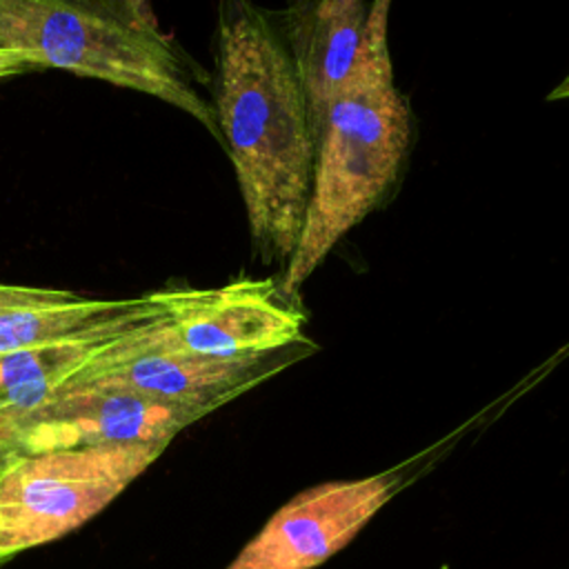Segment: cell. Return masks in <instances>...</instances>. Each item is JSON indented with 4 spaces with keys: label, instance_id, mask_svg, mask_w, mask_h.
I'll list each match as a JSON object with an SVG mask.
<instances>
[{
    "label": "cell",
    "instance_id": "cell-11",
    "mask_svg": "<svg viewBox=\"0 0 569 569\" xmlns=\"http://www.w3.org/2000/svg\"><path fill=\"white\" fill-rule=\"evenodd\" d=\"M164 311L160 316H164ZM160 316L127 322L84 338L0 353V445L4 433L18 420L38 411L58 393L71 389L73 382L98 358L129 340L136 331Z\"/></svg>",
    "mask_w": 569,
    "mask_h": 569
},
{
    "label": "cell",
    "instance_id": "cell-15",
    "mask_svg": "<svg viewBox=\"0 0 569 569\" xmlns=\"http://www.w3.org/2000/svg\"><path fill=\"white\" fill-rule=\"evenodd\" d=\"M16 453H18L16 449H11V447H2V445H0V469H2V467H4V465H7Z\"/></svg>",
    "mask_w": 569,
    "mask_h": 569
},
{
    "label": "cell",
    "instance_id": "cell-9",
    "mask_svg": "<svg viewBox=\"0 0 569 569\" xmlns=\"http://www.w3.org/2000/svg\"><path fill=\"white\" fill-rule=\"evenodd\" d=\"M373 2L320 0L296 2L278 13L291 53L313 138L331 107L351 82L367 47Z\"/></svg>",
    "mask_w": 569,
    "mask_h": 569
},
{
    "label": "cell",
    "instance_id": "cell-5",
    "mask_svg": "<svg viewBox=\"0 0 569 569\" xmlns=\"http://www.w3.org/2000/svg\"><path fill=\"white\" fill-rule=\"evenodd\" d=\"M316 351L318 345L305 336L280 351L258 358H202L176 345L164 311V316L156 318L136 331L129 340L98 358L73 382V387L93 382L118 385L138 393L211 413Z\"/></svg>",
    "mask_w": 569,
    "mask_h": 569
},
{
    "label": "cell",
    "instance_id": "cell-6",
    "mask_svg": "<svg viewBox=\"0 0 569 569\" xmlns=\"http://www.w3.org/2000/svg\"><path fill=\"white\" fill-rule=\"evenodd\" d=\"M420 473L416 456L367 478L309 487L284 502L227 569H313L345 549Z\"/></svg>",
    "mask_w": 569,
    "mask_h": 569
},
{
    "label": "cell",
    "instance_id": "cell-2",
    "mask_svg": "<svg viewBox=\"0 0 569 569\" xmlns=\"http://www.w3.org/2000/svg\"><path fill=\"white\" fill-rule=\"evenodd\" d=\"M389 7L387 0L373 2L360 64L316 138L302 233L278 278L287 300L300 302L302 284L333 247L391 196L407 164L413 113L393 78Z\"/></svg>",
    "mask_w": 569,
    "mask_h": 569
},
{
    "label": "cell",
    "instance_id": "cell-3",
    "mask_svg": "<svg viewBox=\"0 0 569 569\" xmlns=\"http://www.w3.org/2000/svg\"><path fill=\"white\" fill-rule=\"evenodd\" d=\"M0 47L22 51L44 69L98 78L158 98L216 140L211 100L189 60L138 0H0Z\"/></svg>",
    "mask_w": 569,
    "mask_h": 569
},
{
    "label": "cell",
    "instance_id": "cell-13",
    "mask_svg": "<svg viewBox=\"0 0 569 569\" xmlns=\"http://www.w3.org/2000/svg\"><path fill=\"white\" fill-rule=\"evenodd\" d=\"M565 98H569V71L547 96V100H565Z\"/></svg>",
    "mask_w": 569,
    "mask_h": 569
},
{
    "label": "cell",
    "instance_id": "cell-1",
    "mask_svg": "<svg viewBox=\"0 0 569 569\" xmlns=\"http://www.w3.org/2000/svg\"><path fill=\"white\" fill-rule=\"evenodd\" d=\"M211 104L253 251L284 267L305 224L316 138L278 13L220 2Z\"/></svg>",
    "mask_w": 569,
    "mask_h": 569
},
{
    "label": "cell",
    "instance_id": "cell-10",
    "mask_svg": "<svg viewBox=\"0 0 569 569\" xmlns=\"http://www.w3.org/2000/svg\"><path fill=\"white\" fill-rule=\"evenodd\" d=\"M164 309V291L140 298L98 300L69 291L18 284L13 298L0 307V353L84 338L160 316Z\"/></svg>",
    "mask_w": 569,
    "mask_h": 569
},
{
    "label": "cell",
    "instance_id": "cell-16",
    "mask_svg": "<svg viewBox=\"0 0 569 569\" xmlns=\"http://www.w3.org/2000/svg\"><path fill=\"white\" fill-rule=\"evenodd\" d=\"M2 565H4V560H2V558H0V567H2Z\"/></svg>",
    "mask_w": 569,
    "mask_h": 569
},
{
    "label": "cell",
    "instance_id": "cell-12",
    "mask_svg": "<svg viewBox=\"0 0 569 569\" xmlns=\"http://www.w3.org/2000/svg\"><path fill=\"white\" fill-rule=\"evenodd\" d=\"M42 69L44 67L38 60H33L31 56L0 47V80L18 76V73H27V71H42Z\"/></svg>",
    "mask_w": 569,
    "mask_h": 569
},
{
    "label": "cell",
    "instance_id": "cell-8",
    "mask_svg": "<svg viewBox=\"0 0 569 569\" xmlns=\"http://www.w3.org/2000/svg\"><path fill=\"white\" fill-rule=\"evenodd\" d=\"M207 413L118 385H82L58 393L38 411L18 420L2 438L20 453L98 447L167 445Z\"/></svg>",
    "mask_w": 569,
    "mask_h": 569
},
{
    "label": "cell",
    "instance_id": "cell-4",
    "mask_svg": "<svg viewBox=\"0 0 569 569\" xmlns=\"http://www.w3.org/2000/svg\"><path fill=\"white\" fill-rule=\"evenodd\" d=\"M164 449L98 445L16 453L0 469V558L53 542L120 496Z\"/></svg>",
    "mask_w": 569,
    "mask_h": 569
},
{
    "label": "cell",
    "instance_id": "cell-14",
    "mask_svg": "<svg viewBox=\"0 0 569 569\" xmlns=\"http://www.w3.org/2000/svg\"><path fill=\"white\" fill-rule=\"evenodd\" d=\"M16 291H18V284H0V307L9 302Z\"/></svg>",
    "mask_w": 569,
    "mask_h": 569
},
{
    "label": "cell",
    "instance_id": "cell-7",
    "mask_svg": "<svg viewBox=\"0 0 569 569\" xmlns=\"http://www.w3.org/2000/svg\"><path fill=\"white\" fill-rule=\"evenodd\" d=\"M178 347L216 360H247L300 338L307 311L287 300L276 278H240L216 289H164Z\"/></svg>",
    "mask_w": 569,
    "mask_h": 569
}]
</instances>
